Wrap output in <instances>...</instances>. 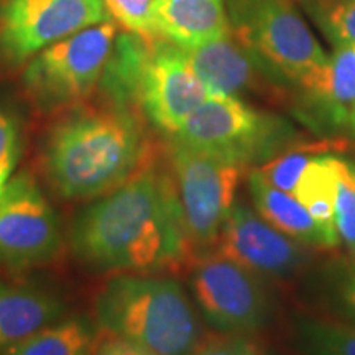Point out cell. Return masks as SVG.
<instances>
[{
	"label": "cell",
	"instance_id": "cell-1",
	"mask_svg": "<svg viewBox=\"0 0 355 355\" xmlns=\"http://www.w3.org/2000/svg\"><path fill=\"white\" fill-rule=\"evenodd\" d=\"M68 243L96 273L165 275L194 260L168 165L150 153L145 163L74 216Z\"/></svg>",
	"mask_w": 355,
	"mask_h": 355
},
{
	"label": "cell",
	"instance_id": "cell-2",
	"mask_svg": "<svg viewBox=\"0 0 355 355\" xmlns=\"http://www.w3.org/2000/svg\"><path fill=\"white\" fill-rule=\"evenodd\" d=\"M152 153L130 105L71 110L50 128L42 148V173L60 198L87 201L130 178Z\"/></svg>",
	"mask_w": 355,
	"mask_h": 355
},
{
	"label": "cell",
	"instance_id": "cell-3",
	"mask_svg": "<svg viewBox=\"0 0 355 355\" xmlns=\"http://www.w3.org/2000/svg\"><path fill=\"white\" fill-rule=\"evenodd\" d=\"M96 319L155 355H191L202 327L183 286L165 275L115 273L99 288Z\"/></svg>",
	"mask_w": 355,
	"mask_h": 355
},
{
	"label": "cell",
	"instance_id": "cell-4",
	"mask_svg": "<svg viewBox=\"0 0 355 355\" xmlns=\"http://www.w3.org/2000/svg\"><path fill=\"white\" fill-rule=\"evenodd\" d=\"M227 19L234 38L277 86L303 94L321 79L329 56L295 0H227Z\"/></svg>",
	"mask_w": 355,
	"mask_h": 355
},
{
	"label": "cell",
	"instance_id": "cell-5",
	"mask_svg": "<svg viewBox=\"0 0 355 355\" xmlns=\"http://www.w3.org/2000/svg\"><path fill=\"white\" fill-rule=\"evenodd\" d=\"M170 139L248 168L286 152L295 130L285 119L247 105L239 97L211 94Z\"/></svg>",
	"mask_w": 355,
	"mask_h": 355
},
{
	"label": "cell",
	"instance_id": "cell-6",
	"mask_svg": "<svg viewBox=\"0 0 355 355\" xmlns=\"http://www.w3.org/2000/svg\"><path fill=\"white\" fill-rule=\"evenodd\" d=\"M166 165L191 247L204 254L216 245L247 168L173 139L166 145Z\"/></svg>",
	"mask_w": 355,
	"mask_h": 355
},
{
	"label": "cell",
	"instance_id": "cell-7",
	"mask_svg": "<svg viewBox=\"0 0 355 355\" xmlns=\"http://www.w3.org/2000/svg\"><path fill=\"white\" fill-rule=\"evenodd\" d=\"M112 21L89 26L38 53L24 73L28 96L40 109L76 105L91 96L112 53Z\"/></svg>",
	"mask_w": 355,
	"mask_h": 355
},
{
	"label": "cell",
	"instance_id": "cell-8",
	"mask_svg": "<svg viewBox=\"0 0 355 355\" xmlns=\"http://www.w3.org/2000/svg\"><path fill=\"white\" fill-rule=\"evenodd\" d=\"M261 279L217 252L189 263V290L202 318L225 334L250 336L270 321L272 301Z\"/></svg>",
	"mask_w": 355,
	"mask_h": 355
},
{
	"label": "cell",
	"instance_id": "cell-9",
	"mask_svg": "<svg viewBox=\"0 0 355 355\" xmlns=\"http://www.w3.org/2000/svg\"><path fill=\"white\" fill-rule=\"evenodd\" d=\"M63 248L55 209L30 171L8 180L0 193V265L15 272L50 263Z\"/></svg>",
	"mask_w": 355,
	"mask_h": 355
},
{
	"label": "cell",
	"instance_id": "cell-10",
	"mask_svg": "<svg viewBox=\"0 0 355 355\" xmlns=\"http://www.w3.org/2000/svg\"><path fill=\"white\" fill-rule=\"evenodd\" d=\"M109 20L104 0H3L0 50L19 64L60 40Z\"/></svg>",
	"mask_w": 355,
	"mask_h": 355
},
{
	"label": "cell",
	"instance_id": "cell-11",
	"mask_svg": "<svg viewBox=\"0 0 355 355\" xmlns=\"http://www.w3.org/2000/svg\"><path fill=\"white\" fill-rule=\"evenodd\" d=\"M214 248L261 278L291 277L308 261L303 243L279 232L243 202L232 206Z\"/></svg>",
	"mask_w": 355,
	"mask_h": 355
},
{
	"label": "cell",
	"instance_id": "cell-12",
	"mask_svg": "<svg viewBox=\"0 0 355 355\" xmlns=\"http://www.w3.org/2000/svg\"><path fill=\"white\" fill-rule=\"evenodd\" d=\"M183 51L211 94L241 99L242 94L263 91L265 81L272 83L232 33Z\"/></svg>",
	"mask_w": 355,
	"mask_h": 355
},
{
	"label": "cell",
	"instance_id": "cell-13",
	"mask_svg": "<svg viewBox=\"0 0 355 355\" xmlns=\"http://www.w3.org/2000/svg\"><path fill=\"white\" fill-rule=\"evenodd\" d=\"M155 35L180 48H194L230 35L224 0H152Z\"/></svg>",
	"mask_w": 355,
	"mask_h": 355
},
{
	"label": "cell",
	"instance_id": "cell-14",
	"mask_svg": "<svg viewBox=\"0 0 355 355\" xmlns=\"http://www.w3.org/2000/svg\"><path fill=\"white\" fill-rule=\"evenodd\" d=\"M248 188L257 212L293 241L314 248H334L340 243L336 230L324 227L291 193L275 188L257 170L248 176Z\"/></svg>",
	"mask_w": 355,
	"mask_h": 355
},
{
	"label": "cell",
	"instance_id": "cell-15",
	"mask_svg": "<svg viewBox=\"0 0 355 355\" xmlns=\"http://www.w3.org/2000/svg\"><path fill=\"white\" fill-rule=\"evenodd\" d=\"M355 105V43L334 48L319 81L303 92L308 121L329 128H347Z\"/></svg>",
	"mask_w": 355,
	"mask_h": 355
},
{
	"label": "cell",
	"instance_id": "cell-16",
	"mask_svg": "<svg viewBox=\"0 0 355 355\" xmlns=\"http://www.w3.org/2000/svg\"><path fill=\"white\" fill-rule=\"evenodd\" d=\"M63 314L64 304L56 296L0 277V350L60 321Z\"/></svg>",
	"mask_w": 355,
	"mask_h": 355
},
{
	"label": "cell",
	"instance_id": "cell-17",
	"mask_svg": "<svg viewBox=\"0 0 355 355\" xmlns=\"http://www.w3.org/2000/svg\"><path fill=\"white\" fill-rule=\"evenodd\" d=\"M96 340L86 319H60L3 349L2 355H92Z\"/></svg>",
	"mask_w": 355,
	"mask_h": 355
},
{
	"label": "cell",
	"instance_id": "cell-18",
	"mask_svg": "<svg viewBox=\"0 0 355 355\" xmlns=\"http://www.w3.org/2000/svg\"><path fill=\"white\" fill-rule=\"evenodd\" d=\"M339 163L340 157L337 155L319 153L313 157L291 193L314 219L332 230H336L334 202Z\"/></svg>",
	"mask_w": 355,
	"mask_h": 355
},
{
	"label": "cell",
	"instance_id": "cell-19",
	"mask_svg": "<svg viewBox=\"0 0 355 355\" xmlns=\"http://www.w3.org/2000/svg\"><path fill=\"white\" fill-rule=\"evenodd\" d=\"M295 344L303 355H355V326L301 319L295 331Z\"/></svg>",
	"mask_w": 355,
	"mask_h": 355
},
{
	"label": "cell",
	"instance_id": "cell-20",
	"mask_svg": "<svg viewBox=\"0 0 355 355\" xmlns=\"http://www.w3.org/2000/svg\"><path fill=\"white\" fill-rule=\"evenodd\" d=\"M300 3L332 46L355 43V0H300Z\"/></svg>",
	"mask_w": 355,
	"mask_h": 355
},
{
	"label": "cell",
	"instance_id": "cell-21",
	"mask_svg": "<svg viewBox=\"0 0 355 355\" xmlns=\"http://www.w3.org/2000/svg\"><path fill=\"white\" fill-rule=\"evenodd\" d=\"M334 224L339 242L355 254V163L344 158L337 171Z\"/></svg>",
	"mask_w": 355,
	"mask_h": 355
},
{
	"label": "cell",
	"instance_id": "cell-22",
	"mask_svg": "<svg viewBox=\"0 0 355 355\" xmlns=\"http://www.w3.org/2000/svg\"><path fill=\"white\" fill-rule=\"evenodd\" d=\"M316 155H319L316 148H311V146L288 148L286 152L277 155L265 165H261L257 171L275 188L293 193L301 173L311 162V158L316 157Z\"/></svg>",
	"mask_w": 355,
	"mask_h": 355
},
{
	"label": "cell",
	"instance_id": "cell-23",
	"mask_svg": "<svg viewBox=\"0 0 355 355\" xmlns=\"http://www.w3.org/2000/svg\"><path fill=\"white\" fill-rule=\"evenodd\" d=\"M107 12L128 32L155 38L150 7L152 0H104Z\"/></svg>",
	"mask_w": 355,
	"mask_h": 355
},
{
	"label": "cell",
	"instance_id": "cell-24",
	"mask_svg": "<svg viewBox=\"0 0 355 355\" xmlns=\"http://www.w3.org/2000/svg\"><path fill=\"white\" fill-rule=\"evenodd\" d=\"M191 355H270L263 345L245 334L202 336Z\"/></svg>",
	"mask_w": 355,
	"mask_h": 355
},
{
	"label": "cell",
	"instance_id": "cell-25",
	"mask_svg": "<svg viewBox=\"0 0 355 355\" xmlns=\"http://www.w3.org/2000/svg\"><path fill=\"white\" fill-rule=\"evenodd\" d=\"M19 127L17 122L3 110H0V193L10 180V175L19 159Z\"/></svg>",
	"mask_w": 355,
	"mask_h": 355
},
{
	"label": "cell",
	"instance_id": "cell-26",
	"mask_svg": "<svg viewBox=\"0 0 355 355\" xmlns=\"http://www.w3.org/2000/svg\"><path fill=\"white\" fill-rule=\"evenodd\" d=\"M92 355H155L141 347V345L132 343L125 337L115 336L112 332L101 331L97 336L94 352Z\"/></svg>",
	"mask_w": 355,
	"mask_h": 355
},
{
	"label": "cell",
	"instance_id": "cell-27",
	"mask_svg": "<svg viewBox=\"0 0 355 355\" xmlns=\"http://www.w3.org/2000/svg\"><path fill=\"white\" fill-rule=\"evenodd\" d=\"M337 298L344 313L355 321V260L347 265V268L340 275L339 285H337Z\"/></svg>",
	"mask_w": 355,
	"mask_h": 355
},
{
	"label": "cell",
	"instance_id": "cell-28",
	"mask_svg": "<svg viewBox=\"0 0 355 355\" xmlns=\"http://www.w3.org/2000/svg\"><path fill=\"white\" fill-rule=\"evenodd\" d=\"M345 130H349V133L352 137H355V105H354V109H352V112H350V115H349V122H347V128H345Z\"/></svg>",
	"mask_w": 355,
	"mask_h": 355
}]
</instances>
